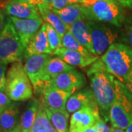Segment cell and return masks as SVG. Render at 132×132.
<instances>
[{"label": "cell", "instance_id": "35", "mask_svg": "<svg viewBox=\"0 0 132 132\" xmlns=\"http://www.w3.org/2000/svg\"><path fill=\"white\" fill-rule=\"evenodd\" d=\"M98 0H81V5L85 6V7H89V6L93 5Z\"/></svg>", "mask_w": 132, "mask_h": 132}, {"label": "cell", "instance_id": "5", "mask_svg": "<svg viewBox=\"0 0 132 132\" xmlns=\"http://www.w3.org/2000/svg\"><path fill=\"white\" fill-rule=\"evenodd\" d=\"M82 6L85 19L121 27L124 21L123 6L115 0H98L89 7Z\"/></svg>", "mask_w": 132, "mask_h": 132}, {"label": "cell", "instance_id": "22", "mask_svg": "<svg viewBox=\"0 0 132 132\" xmlns=\"http://www.w3.org/2000/svg\"><path fill=\"white\" fill-rule=\"evenodd\" d=\"M74 67L67 64L60 57H54L48 61L45 68V73L48 81H50L54 77L60 74L63 72L71 71L73 69Z\"/></svg>", "mask_w": 132, "mask_h": 132}, {"label": "cell", "instance_id": "7", "mask_svg": "<svg viewBox=\"0 0 132 132\" xmlns=\"http://www.w3.org/2000/svg\"><path fill=\"white\" fill-rule=\"evenodd\" d=\"M93 43L94 55H103L118 38V33L103 22L87 20Z\"/></svg>", "mask_w": 132, "mask_h": 132}, {"label": "cell", "instance_id": "43", "mask_svg": "<svg viewBox=\"0 0 132 132\" xmlns=\"http://www.w3.org/2000/svg\"><path fill=\"white\" fill-rule=\"evenodd\" d=\"M0 132H1V131H0Z\"/></svg>", "mask_w": 132, "mask_h": 132}, {"label": "cell", "instance_id": "33", "mask_svg": "<svg viewBox=\"0 0 132 132\" xmlns=\"http://www.w3.org/2000/svg\"><path fill=\"white\" fill-rule=\"evenodd\" d=\"M124 85L126 86L128 90H129V92H130L132 95V73L129 75V76L128 77L127 80L125 82Z\"/></svg>", "mask_w": 132, "mask_h": 132}, {"label": "cell", "instance_id": "19", "mask_svg": "<svg viewBox=\"0 0 132 132\" xmlns=\"http://www.w3.org/2000/svg\"><path fill=\"white\" fill-rule=\"evenodd\" d=\"M38 99L32 98L28 102L24 112L20 118L19 127L22 132H30L37 117L40 106Z\"/></svg>", "mask_w": 132, "mask_h": 132}, {"label": "cell", "instance_id": "26", "mask_svg": "<svg viewBox=\"0 0 132 132\" xmlns=\"http://www.w3.org/2000/svg\"><path fill=\"white\" fill-rule=\"evenodd\" d=\"M11 104L12 101L6 94L5 91L0 90V113L7 108Z\"/></svg>", "mask_w": 132, "mask_h": 132}, {"label": "cell", "instance_id": "32", "mask_svg": "<svg viewBox=\"0 0 132 132\" xmlns=\"http://www.w3.org/2000/svg\"><path fill=\"white\" fill-rule=\"evenodd\" d=\"M127 29V39L129 44L132 48V24H129L126 27Z\"/></svg>", "mask_w": 132, "mask_h": 132}, {"label": "cell", "instance_id": "11", "mask_svg": "<svg viewBox=\"0 0 132 132\" xmlns=\"http://www.w3.org/2000/svg\"><path fill=\"white\" fill-rule=\"evenodd\" d=\"M8 20L13 25L25 49L28 46L29 43L43 25L41 17L38 19H27L8 17Z\"/></svg>", "mask_w": 132, "mask_h": 132}, {"label": "cell", "instance_id": "39", "mask_svg": "<svg viewBox=\"0 0 132 132\" xmlns=\"http://www.w3.org/2000/svg\"><path fill=\"white\" fill-rule=\"evenodd\" d=\"M111 132H125V131H124V130H123V129L118 128H114L112 126V127Z\"/></svg>", "mask_w": 132, "mask_h": 132}, {"label": "cell", "instance_id": "2", "mask_svg": "<svg viewBox=\"0 0 132 132\" xmlns=\"http://www.w3.org/2000/svg\"><path fill=\"white\" fill-rule=\"evenodd\" d=\"M109 73L125 84L132 73V48L114 43L101 57Z\"/></svg>", "mask_w": 132, "mask_h": 132}, {"label": "cell", "instance_id": "20", "mask_svg": "<svg viewBox=\"0 0 132 132\" xmlns=\"http://www.w3.org/2000/svg\"><path fill=\"white\" fill-rule=\"evenodd\" d=\"M51 9L60 17L68 29L76 21L85 19L81 4H69L61 10Z\"/></svg>", "mask_w": 132, "mask_h": 132}, {"label": "cell", "instance_id": "12", "mask_svg": "<svg viewBox=\"0 0 132 132\" xmlns=\"http://www.w3.org/2000/svg\"><path fill=\"white\" fill-rule=\"evenodd\" d=\"M40 93H43V103L46 108L68 112L66 104L72 93L54 88L49 85V82L43 88Z\"/></svg>", "mask_w": 132, "mask_h": 132}, {"label": "cell", "instance_id": "10", "mask_svg": "<svg viewBox=\"0 0 132 132\" xmlns=\"http://www.w3.org/2000/svg\"><path fill=\"white\" fill-rule=\"evenodd\" d=\"M86 85L85 76L75 68L63 72L49 81V85L68 93H75Z\"/></svg>", "mask_w": 132, "mask_h": 132}, {"label": "cell", "instance_id": "34", "mask_svg": "<svg viewBox=\"0 0 132 132\" xmlns=\"http://www.w3.org/2000/svg\"><path fill=\"white\" fill-rule=\"evenodd\" d=\"M53 0H37V7L38 6H49L51 7Z\"/></svg>", "mask_w": 132, "mask_h": 132}, {"label": "cell", "instance_id": "24", "mask_svg": "<svg viewBox=\"0 0 132 132\" xmlns=\"http://www.w3.org/2000/svg\"><path fill=\"white\" fill-rule=\"evenodd\" d=\"M62 47L69 49V50L80 52L86 56H90L91 54H93L88 52L80 43L76 39L75 37L73 35V34L69 30H68L67 32L64 35V36L62 38Z\"/></svg>", "mask_w": 132, "mask_h": 132}, {"label": "cell", "instance_id": "29", "mask_svg": "<svg viewBox=\"0 0 132 132\" xmlns=\"http://www.w3.org/2000/svg\"><path fill=\"white\" fill-rule=\"evenodd\" d=\"M68 5V0H53L51 8L55 10H61Z\"/></svg>", "mask_w": 132, "mask_h": 132}, {"label": "cell", "instance_id": "15", "mask_svg": "<svg viewBox=\"0 0 132 132\" xmlns=\"http://www.w3.org/2000/svg\"><path fill=\"white\" fill-rule=\"evenodd\" d=\"M4 12L9 17L16 19H38L40 15L36 6L25 2L10 1L4 7Z\"/></svg>", "mask_w": 132, "mask_h": 132}, {"label": "cell", "instance_id": "28", "mask_svg": "<svg viewBox=\"0 0 132 132\" xmlns=\"http://www.w3.org/2000/svg\"><path fill=\"white\" fill-rule=\"evenodd\" d=\"M95 127L97 130V132H111L112 128H110L106 123L104 120H101L98 123L95 125Z\"/></svg>", "mask_w": 132, "mask_h": 132}, {"label": "cell", "instance_id": "27", "mask_svg": "<svg viewBox=\"0 0 132 132\" xmlns=\"http://www.w3.org/2000/svg\"><path fill=\"white\" fill-rule=\"evenodd\" d=\"M7 63L0 60V90L5 91Z\"/></svg>", "mask_w": 132, "mask_h": 132}, {"label": "cell", "instance_id": "14", "mask_svg": "<svg viewBox=\"0 0 132 132\" xmlns=\"http://www.w3.org/2000/svg\"><path fill=\"white\" fill-rule=\"evenodd\" d=\"M46 24L42 27L29 43L24 52V58L35 54H52V51L48 40Z\"/></svg>", "mask_w": 132, "mask_h": 132}, {"label": "cell", "instance_id": "6", "mask_svg": "<svg viewBox=\"0 0 132 132\" xmlns=\"http://www.w3.org/2000/svg\"><path fill=\"white\" fill-rule=\"evenodd\" d=\"M25 48L13 25L7 22L0 35V60L8 64L21 62L24 57Z\"/></svg>", "mask_w": 132, "mask_h": 132}, {"label": "cell", "instance_id": "9", "mask_svg": "<svg viewBox=\"0 0 132 132\" xmlns=\"http://www.w3.org/2000/svg\"><path fill=\"white\" fill-rule=\"evenodd\" d=\"M102 120L97 103L85 106L72 114L69 132H83Z\"/></svg>", "mask_w": 132, "mask_h": 132}, {"label": "cell", "instance_id": "13", "mask_svg": "<svg viewBox=\"0 0 132 132\" xmlns=\"http://www.w3.org/2000/svg\"><path fill=\"white\" fill-rule=\"evenodd\" d=\"M53 54L58 56V57L73 67L77 66L79 68H85L91 65L99 59L98 56L94 54L86 56L80 52L69 50L63 47L58 48L53 52Z\"/></svg>", "mask_w": 132, "mask_h": 132}, {"label": "cell", "instance_id": "25", "mask_svg": "<svg viewBox=\"0 0 132 132\" xmlns=\"http://www.w3.org/2000/svg\"><path fill=\"white\" fill-rule=\"evenodd\" d=\"M46 34H47L49 46L52 52H55L58 48L62 47V37L50 24L46 23Z\"/></svg>", "mask_w": 132, "mask_h": 132}, {"label": "cell", "instance_id": "36", "mask_svg": "<svg viewBox=\"0 0 132 132\" xmlns=\"http://www.w3.org/2000/svg\"><path fill=\"white\" fill-rule=\"evenodd\" d=\"M11 1H13V2H25V3H28V4L35 5V6L37 7V0H11Z\"/></svg>", "mask_w": 132, "mask_h": 132}, {"label": "cell", "instance_id": "16", "mask_svg": "<svg viewBox=\"0 0 132 132\" xmlns=\"http://www.w3.org/2000/svg\"><path fill=\"white\" fill-rule=\"evenodd\" d=\"M96 103L92 90L84 89L72 95L66 104L68 113H74L85 106Z\"/></svg>", "mask_w": 132, "mask_h": 132}, {"label": "cell", "instance_id": "23", "mask_svg": "<svg viewBox=\"0 0 132 132\" xmlns=\"http://www.w3.org/2000/svg\"><path fill=\"white\" fill-rule=\"evenodd\" d=\"M45 109L48 118L57 132H69V128H68V112L52 110L46 107Z\"/></svg>", "mask_w": 132, "mask_h": 132}, {"label": "cell", "instance_id": "4", "mask_svg": "<svg viewBox=\"0 0 132 132\" xmlns=\"http://www.w3.org/2000/svg\"><path fill=\"white\" fill-rule=\"evenodd\" d=\"M109 119L114 128L126 130L132 124V95L126 86L115 79V99Z\"/></svg>", "mask_w": 132, "mask_h": 132}, {"label": "cell", "instance_id": "40", "mask_svg": "<svg viewBox=\"0 0 132 132\" xmlns=\"http://www.w3.org/2000/svg\"><path fill=\"white\" fill-rule=\"evenodd\" d=\"M83 132H97V130H96V128L95 127V126L93 127L90 128H88V129H87L86 131Z\"/></svg>", "mask_w": 132, "mask_h": 132}, {"label": "cell", "instance_id": "18", "mask_svg": "<svg viewBox=\"0 0 132 132\" xmlns=\"http://www.w3.org/2000/svg\"><path fill=\"white\" fill-rule=\"evenodd\" d=\"M19 107L18 104L12 103L0 113V131L10 132L19 125Z\"/></svg>", "mask_w": 132, "mask_h": 132}, {"label": "cell", "instance_id": "42", "mask_svg": "<svg viewBox=\"0 0 132 132\" xmlns=\"http://www.w3.org/2000/svg\"><path fill=\"white\" fill-rule=\"evenodd\" d=\"M126 132H132V124L126 129Z\"/></svg>", "mask_w": 132, "mask_h": 132}, {"label": "cell", "instance_id": "3", "mask_svg": "<svg viewBox=\"0 0 132 132\" xmlns=\"http://www.w3.org/2000/svg\"><path fill=\"white\" fill-rule=\"evenodd\" d=\"M32 88L22 62H13L6 74V94L13 101H25L32 98Z\"/></svg>", "mask_w": 132, "mask_h": 132}, {"label": "cell", "instance_id": "8", "mask_svg": "<svg viewBox=\"0 0 132 132\" xmlns=\"http://www.w3.org/2000/svg\"><path fill=\"white\" fill-rule=\"evenodd\" d=\"M50 59L49 54H35L25 58L24 68L35 93H40L49 82L46 76L45 68Z\"/></svg>", "mask_w": 132, "mask_h": 132}, {"label": "cell", "instance_id": "31", "mask_svg": "<svg viewBox=\"0 0 132 132\" xmlns=\"http://www.w3.org/2000/svg\"><path fill=\"white\" fill-rule=\"evenodd\" d=\"M115 1L123 7L132 9V0H115Z\"/></svg>", "mask_w": 132, "mask_h": 132}, {"label": "cell", "instance_id": "41", "mask_svg": "<svg viewBox=\"0 0 132 132\" xmlns=\"http://www.w3.org/2000/svg\"><path fill=\"white\" fill-rule=\"evenodd\" d=\"M10 132H22V131L21 130V128L19 127V125L17 126L16 128H15L13 130H12V131H10Z\"/></svg>", "mask_w": 132, "mask_h": 132}, {"label": "cell", "instance_id": "1", "mask_svg": "<svg viewBox=\"0 0 132 132\" xmlns=\"http://www.w3.org/2000/svg\"><path fill=\"white\" fill-rule=\"evenodd\" d=\"M91 90L105 121L109 120V110L115 99V78L109 73L104 62L98 59L87 70Z\"/></svg>", "mask_w": 132, "mask_h": 132}, {"label": "cell", "instance_id": "30", "mask_svg": "<svg viewBox=\"0 0 132 132\" xmlns=\"http://www.w3.org/2000/svg\"><path fill=\"white\" fill-rule=\"evenodd\" d=\"M5 12L2 10H0V35L2 32L3 29L5 27Z\"/></svg>", "mask_w": 132, "mask_h": 132}, {"label": "cell", "instance_id": "17", "mask_svg": "<svg viewBox=\"0 0 132 132\" xmlns=\"http://www.w3.org/2000/svg\"><path fill=\"white\" fill-rule=\"evenodd\" d=\"M68 30L88 52L94 54L90 30L85 19H80L75 21L68 27Z\"/></svg>", "mask_w": 132, "mask_h": 132}, {"label": "cell", "instance_id": "38", "mask_svg": "<svg viewBox=\"0 0 132 132\" xmlns=\"http://www.w3.org/2000/svg\"><path fill=\"white\" fill-rule=\"evenodd\" d=\"M81 0H68V5L69 4H81Z\"/></svg>", "mask_w": 132, "mask_h": 132}, {"label": "cell", "instance_id": "21", "mask_svg": "<svg viewBox=\"0 0 132 132\" xmlns=\"http://www.w3.org/2000/svg\"><path fill=\"white\" fill-rule=\"evenodd\" d=\"M38 9L46 23L50 24L62 38L68 29L60 17L55 13L49 6H38Z\"/></svg>", "mask_w": 132, "mask_h": 132}, {"label": "cell", "instance_id": "37", "mask_svg": "<svg viewBox=\"0 0 132 132\" xmlns=\"http://www.w3.org/2000/svg\"><path fill=\"white\" fill-rule=\"evenodd\" d=\"M30 132H49L46 128H38L35 129H32Z\"/></svg>", "mask_w": 132, "mask_h": 132}]
</instances>
